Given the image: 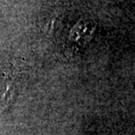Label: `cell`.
Here are the masks:
<instances>
[{
    "mask_svg": "<svg viewBox=\"0 0 135 135\" xmlns=\"http://www.w3.org/2000/svg\"><path fill=\"white\" fill-rule=\"evenodd\" d=\"M105 3H112V4H121V3H128L131 0H101Z\"/></svg>",
    "mask_w": 135,
    "mask_h": 135,
    "instance_id": "cell-1",
    "label": "cell"
}]
</instances>
